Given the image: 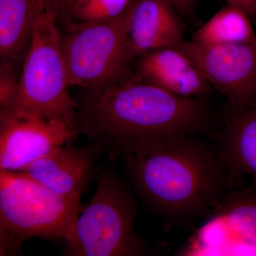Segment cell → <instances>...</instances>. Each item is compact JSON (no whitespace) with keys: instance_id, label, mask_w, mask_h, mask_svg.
I'll return each mask as SVG.
<instances>
[{"instance_id":"12","label":"cell","mask_w":256,"mask_h":256,"mask_svg":"<svg viewBox=\"0 0 256 256\" xmlns=\"http://www.w3.org/2000/svg\"><path fill=\"white\" fill-rule=\"evenodd\" d=\"M166 0H136L130 10L128 42L133 60L184 41V26Z\"/></svg>"},{"instance_id":"5","label":"cell","mask_w":256,"mask_h":256,"mask_svg":"<svg viewBox=\"0 0 256 256\" xmlns=\"http://www.w3.org/2000/svg\"><path fill=\"white\" fill-rule=\"evenodd\" d=\"M92 202L80 212L65 240L72 256H136L146 245L134 229L137 206L122 180L109 170L98 174Z\"/></svg>"},{"instance_id":"9","label":"cell","mask_w":256,"mask_h":256,"mask_svg":"<svg viewBox=\"0 0 256 256\" xmlns=\"http://www.w3.org/2000/svg\"><path fill=\"white\" fill-rule=\"evenodd\" d=\"M77 136L58 121L0 114V171H24L57 146L73 142Z\"/></svg>"},{"instance_id":"16","label":"cell","mask_w":256,"mask_h":256,"mask_svg":"<svg viewBox=\"0 0 256 256\" xmlns=\"http://www.w3.org/2000/svg\"><path fill=\"white\" fill-rule=\"evenodd\" d=\"M134 1L136 0H85L60 22L65 25L72 22H97L114 20L127 12Z\"/></svg>"},{"instance_id":"1","label":"cell","mask_w":256,"mask_h":256,"mask_svg":"<svg viewBox=\"0 0 256 256\" xmlns=\"http://www.w3.org/2000/svg\"><path fill=\"white\" fill-rule=\"evenodd\" d=\"M82 90L75 100L78 134L114 156L208 133L216 122L204 99L174 95L136 75L116 85Z\"/></svg>"},{"instance_id":"18","label":"cell","mask_w":256,"mask_h":256,"mask_svg":"<svg viewBox=\"0 0 256 256\" xmlns=\"http://www.w3.org/2000/svg\"><path fill=\"white\" fill-rule=\"evenodd\" d=\"M184 18H191L194 13L196 0H166Z\"/></svg>"},{"instance_id":"19","label":"cell","mask_w":256,"mask_h":256,"mask_svg":"<svg viewBox=\"0 0 256 256\" xmlns=\"http://www.w3.org/2000/svg\"><path fill=\"white\" fill-rule=\"evenodd\" d=\"M66 0H42L47 14L54 18L58 22L63 13Z\"/></svg>"},{"instance_id":"14","label":"cell","mask_w":256,"mask_h":256,"mask_svg":"<svg viewBox=\"0 0 256 256\" xmlns=\"http://www.w3.org/2000/svg\"><path fill=\"white\" fill-rule=\"evenodd\" d=\"M45 11L42 0H0L1 60L22 68L37 21Z\"/></svg>"},{"instance_id":"8","label":"cell","mask_w":256,"mask_h":256,"mask_svg":"<svg viewBox=\"0 0 256 256\" xmlns=\"http://www.w3.org/2000/svg\"><path fill=\"white\" fill-rule=\"evenodd\" d=\"M178 47L226 99L230 112L256 107V43L204 44L184 40Z\"/></svg>"},{"instance_id":"3","label":"cell","mask_w":256,"mask_h":256,"mask_svg":"<svg viewBox=\"0 0 256 256\" xmlns=\"http://www.w3.org/2000/svg\"><path fill=\"white\" fill-rule=\"evenodd\" d=\"M80 196H64L22 172L0 171V252H18L24 240L64 242L82 212Z\"/></svg>"},{"instance_id":"11","label":"cell","mask_w":256,"mask_h":256,"mask_svg":"<svg viewBox=\"0 0 256 256\" xmlns=\"http://www.w3.org/2000/svg\"><path fill=\"white\" fill-rule=\"evenodd\" d=\"M134 75L165 92L190 98H204L213 88L193 60L178 46L160 48L138 58Z\"/></svg>"},{"instance_id":"20","label":"cell","mask_w":256,"mask_h":256,"mask_svg":"<svg viewBox=\"0 0 256 256\" xmlns=\"http://www.w3.org/2000/svg\"><path fill=\"white\" fill-rule=\"evenodd\" d=\"M229 4L238 6L247 13L256 23V0H226Z\"/></svg>"},{"instance_id":"10","label":"cell","mask_w":256,"mask_h":256,"mask_svg":"<svg viewBox=\"0 0 256 256\" xmlns=\"http://www.w3.org/2000/svg\"><path fill=\"white\" fill-rule=\"evenodd\" d=\"M97 146H57L36 160L22 172L64 196H80L97 172Z\"/></svg>"},{"instance_id":"17","label":"cell","mask_w":256,"mask_h":256,"mask_svg":"<svg viewBox=\"0 0 256 256\" xmlns=\"http://www.w3.org/2000/svg\"><path fill=\"white\" fill-rule=\"evenodd\" d=\"M18 67L10 60L0 64V114H10L14 111L20 88Z\"/></svg>"},{"instance_id":"6","label":"cell","mask_w":256,"mask_h":256,"mask_svg":"<svg viewBox=\"0 0 256 256\" xmlns=\"http://www.w3.org/2000/svg\"><path fill=\"white\" fill-rule=\"evenodd\" d=\"M130 10L109 21L64 25L60 42L70 86L101 88L134 75L128 42Z\"/></svg>"},{"instance_id":"15","label":"cell","mask_w":256,"mask_h":256,"mask_svg":"<svg viewBox=\"0 0 256 256\" xmlns=\"http://www.w3.org/2000/svg\"><path fill=\"white\" fill-rule=\"evenodd\" d=\"M192 41L204 44L256 43L250 16L238 6L227 4L193 34Z\"/></svg>"},{"instance_id":"21","label":"cell","mask_w":256,"mask_h":256,"mask_svg":"<svg viewBox=\"0 0 256 256\" xmlns=\"http://www.w3.org/2000/svg\"><path fill=\"white\" fill-rule=\"evenodd\" d=\"M84 1H85V0H66L65 6H64L63 13H62L60 18H58V22L65 20Z\"/></svg>"},{"instance_id":"4","label":"cell","mask_w":256,"mask_h":256,"mask_svg":"<svg viewBox=\"0 0 256 256\" xmlns=\"http://www.w3.org/2000/svg\"><path fill=\"white\" fill-rule=\"evenodd\" d=\"M58 24L46 11L38 18L22 66L14 111L4 116L28 114L58 121L78 134L76 102L68 92Z\"/></svg>"},{"instance_id":"2","label":"cell","mask_w":256,"mask_h":256,"mask_svg":"<svg viewBox=\"0 0 256 256\" xmlns=\"http://www.w3.org/2000/svg\"><path fill=\"white\" fill-rule=\"evenodd\" d=\"M136 191L172 223L206 217L230 191L218 148L184 136L121 156Z\"/></svg>"},{"instance_id":"7","label":"cell","mask_w":256,"mask_h":256,"mask_svg":"<svg viewBox=\"0 0 256 256\" xmlns=\"http://www.w3.org/2000/svg\"><path fill=\"white\" fill-rule=\"evenodd\" d=\"M181 256H256V190H230L205 217Z\"/></svg>"},{"instance_id":"13","label":"cell","mask_w":256,"mask_h":256,"mask_svg":"<svg viewBox=\"0 0 256 256\" xmlns=\"http://www.w3.org/2000/svg\"><path fill=\"white\" fill-rule=\"evenodd\" d=\"M216 146L228 172L230 190L242 176L252 178L256 190V107L230 112Z\"/></svg>"}]
</instances>
